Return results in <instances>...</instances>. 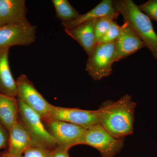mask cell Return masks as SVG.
I'll list each match as a JSON object with an SVG mask.
<instances>
[{
	"label": "cell",
	"mask_w": 157,
	"mask_h": 157,
	"mask_svg": "<svg viewBox=\"0 0 157 157\" xmlns=\"http://www.w3.org/2000/svg\"><path fill=\"white\" fill-rule=\"evenodd\" d=\"M136 104L128 94L116 101H105L98 109L99 124L116 138L132 135Z\"/></svg>",
	"instance_id": "6da1fadb"
},
{
	"label": "cell",
	"mask_w": 157,
	"mask_h": 157,
	"mask_svg": "<svg viewBox=\"0 0 157 157\" xmlns=\"http://www.w3.org/2000/svg\"><path fill=\"white\" fill-rule=\"evenodd\" d=\"M8 131L9 143L7 151L11 154L22 155L28 147L33 145L29 134L19 119Z\"/></svg>",
	"instance_id": "4fadbf2b"
},
{
	"label": "cell",
	"mask_w": 157,
	"mask_h": 157,
	"mask_svg": "<svg viewBox=\"0 0 157 157\" xmlns=\"http://www.w3.org/2000/svg\"><path fill=\"white\" fill-rule=\"evenodd\" d=\"M117 17L113 15H106L96 20L94 31L97 44L108 30L112 21L117 19Z\"/></svg>",
	"instance_id": "ac0fdd59"
},
{
	"label": "cell",
	"mask_w": 157,
	"mask_h": 157,
	"mask_svg": "<svg viewBox=\"0 0 157 157\" xmlns=\"http://www.w3.org/2000/svg\"><path fill=\"white\" fill-rule=\"evenodd\" d=\"M115 41L97 44L89 56L86 70L94 80H100L112 74Z\"/></svg>",
	"instance_id": "5b68a950"
},
{
	"label": "cell",
	"mask_w": 157,
	"mask_h": 157,
	"mask_svg": "<svg viewBox=\"0 0 157 157\" xmlns=\"http://www.w3.org/2000/svg\"><path fill=\"white\" fill-rule=\"evenodd\" d=\"M48 120L70 123L86 129L99 123L98 109L85 110L78 108L57 107L53 105L46 121Z\"/></svg>",
	"instance_id": "9c48e42d"
},
{
	"label": "cell",
	"mask_w": 157,
	"mask_h": 157,
	"mask_svg": "<svg viewBox=\"0 0 157 157\" xmlns=\"http://www.w3.org/2000/svg\"><path fill=\"white\" fill-rule=\"evenodd\" d=\"M9 143V131L0 123V149H8Z\"/></svg>",
	"instance_id": "7402d4cb"
},
{
	"label": "cell",
	"mask_w": 157,
	"mask_h": 157,
	"mask_svg": "<svg viewBox=\"0 0 157 157\" xmlns=\"http://www.w3.org/2000/svg\"><path fill=\"white\" fill-rule=\"evenodd\" d=\"M96 20L84 23L70 29L65 30L68 36L79 43L88 56L97 44L94 31Z\"/></svg>",
	"instance_id": "9a60e30c"
},
{
	"label": "cell",
	"mask_w": 157,
	"mask_h": 157,
	"mask_svg": "<svg viewBox=\"0 0 157 157\" xmlns=\"http://www.w3.org/2000/svg\"><path fill=\"white\" fill-rule=\"evenodd\" d=\"M52 150L33 145L25 150L23 157H51Z\"/></svg>",
	"instance_id": "ffe728a7"
},
{
	"label": "cell",
	"mask_w": 157,
	"mask_h": 157,
	"mask_svg": "<svg viewBox=\"0 0 157 157\" xmlns=\"http://www.w3.org/2000/svg\"><path fill=\"white\" fill-rule=\"evenodd\" d=\"M57 17L62 22H68L80 15L67 0H52Z\"/></svg>",
	"instance_id": "e0dca14e"
},
{
	"label": "cell",
	"mask_w": 157,
	"mask_h": 157,
	"mask_svg": "<svg viewBox=\"0 0 157 157\" xmlns=\"http://www.w3.org/2000/svg\"><path fill=\"white\" fill-rule=\"evenodd\" d=\"M121 31V26L119 25L115 21H113L106 33L100 39L97 44L115 41L120 35Z\"/></svg>",
	"instance_id": "d6986e66"
},
{
	"label": "cell",
	"mask_w": 157,
	"mask_h": 157,
	"mask_svg": "<svg viewBox=\"0 0 157 157\" xmlns=\"http://www.w3.org/2000/svg\"><path fill=\"white\" fill-rule=\"evenodd\" d=\"M113 6L116 11L122 15L124 23L137 34L154 58L157 59V35L150 18L132 0L113 1Z\"/></svg>",
	"instance_id": "7a4b0ae2"
},
{
	"label": "cell",
	"mask_w": 157,
	"mask_h": 157,
	"mask_svg": "<svg viewBox=\"0 0 157 157\" xmlns=\"http://www.w3.org/2000/svg\"><path fill=\"white\" fill-rule=\"evenodd\" d=\"M36 29L28 20L0 27V48L32 45L36 39Z\"/></svg>",
	"instance_id": "8992f818"
},
{
	"label": "cell",
	"mask_w": 157,
	"mask_h": 157,
	"mask_svg": "<svg viewBox=\"0 0 157 157\" xmlns=\"http://www.w3.org/2000/svg\"><path fill=\"white\" fill-rule=\"evenodd\" d=\"M19 105L18 118L28 131L33 146L52 150L58 146L56 140L46 129L42 117L17 98Z\"/></svg>",
	"instance_id": "3957f363"
},
{
	"label": "cell",
	"mask_w": 157,
	"mask_h": 157,
	"mask_svg": "<svg viewBox=\"0 0 157 157\" xmlns=\"http://www.w3.org/2000/svg\"><path fill=\"white\" fill-rule=\"evenodd\" d=\"M10 48H0V94L17 98L16 82L12 76L9 61Z\"/></svg>",
	"instance_id": "7c38bea8"
},
{
	"label": "cell",
	"mask_w": 157,
	"mask_h": 157,
	"mask_svg": "<svg viewBox=\"0 0 157 157\" xmlns=\"http://www.w3.org/2000/svg\"><path fill=\"white\" fill-rule=\"evenodd\" d=\"M43 122L48 132L56 140L58 145L70 149L80 144L86 129L62 121L48 120Z\"/></svg>",
	"instance_id": "ba28073f"
},
{
	"label": "cell",
	"mask_w": 157,
	"mask_h": 157,
	"mask_svg": "<svg viewBox=\"0 0 157 157\" xmlns=\"http://www.w3.org/2000/svg\"><path fill=\"white\" fill-rule=\"evenodd\" d=\"M124 138L113 137L99 123L86 129L80 144L92 147L102 157H114L124 147Z\"/></svg>",
	"instance_id": "277c9868"
},
{
	"label": "cell",
	"mask_w": 157,
	"mask_h": 157,
	"mask_svg": "<svg viewBox=\"0 0 157 157\" xmlns=\"http://www.w3.org/2000/svg\"><path fill=\"white\" fill-rule=\"evenodd\" d=\"M146 47L137 34L126 23L121 26V33L115 41L114 61L116 62Z\"/></svg>",
	"instance_id": "30bf717a"
},
{
	"label": "cell",
	"mask_w": 157,
	"mask_h": 157,
	"mask_svg": "<svg viewBox=\"0 0 157 157\" xmlns=\"http://www.w3.org/2000/svg\"><path fill=\"white\" fill-rule=\"evenodd\" d=\"M138 7L150 19L157 22V0H149Z\"/></svg>",
	"instance_id": "44dd1931"
},
{
	"label": "cell",
	"mask_w": 157,
	"mask_h": 157,
	"mask_svg": "<svg viewBox=\"0 0 157 157\" xmlns=\"http://www.w3.org/2000/svg\"><path fill=\"white\" fill-rule=\"evenodd\" d=\"M0 157H23V155H15L9 153L7 151L0 152Z\"/></svg>",
	"instance_id": "cb8c5ba5"
},
{
	"label": "cell",
	"mask_w": 157,
	"mask_h": 157,
	"mask_svg": "<svg viewBox=\"0 0 157 157\" xmlns=\"http://www.w3.org/2000/svg\"><path fill=\"white\" fill-rule=\"evenodd\" d=\"M119 13L116 11L113 6V1L103 0L94 8L83 14H80L77 18L68 21L62 22L65 30L70 29L84 23L95 20L106 15H113L118 17Z\"/></svg>",
	"instance_id": "5bb4252c"
},
{
	"label": "cell",
	"mask_w": 157,
	"mask_h": 157,
	"mask_svg": "<svg viewBox=\"0 0 157 157\" xmlns=\"http://www.w3.org/2000/svg\"><path fill=\"white\" fill-rule=\"evenodd\" d=\"M69 150L66 147L58 145L52 151L51 157H70L68 152Z\"/></svg>",
	"instance_id": "603a6c76"
},
{
	"label": "cell",
	"mask_w": 157,
	"mask_h": 157,
	"mask_svg": "<svg viewBox=\"0 0 157 157\" xmlns=\"http://www.w3.org/2000/svg\"><path fill=\"white\" fill-rule=\"evenodd\" d=\"M16 82L17 98L38 113L43 121L47 120L52 104H49L43 98L25 74L20 75Z\"/></svg>",
	"instance_id": "52a82bcc"
},
{
	"label": "cell",
	"mask_w": 157,
	"mask_h": 157,
	"mask_svg": "<svg viewBox=\"0 0 157 157\" xmlns=\"http://www.w3.org/2000/svg\"><path fill=\"white\" fill-rule=\"evenodd\" d=\"M18 111L17 98L0 94V123L8 131L19 119Z\"/></svg>",
	"instance_id": "2e32d148"
},
{
	"label": "cell",
	"mask_w": 157,
	"mask_h": 157,
	"mask_svg": "<svg viewBox=\"0 0 157 157\" xmlns=\"http://www.w3.org/2000/svg\"><path fill=\"white\" fill-rule=\"evenodd\" d=\"M25 0H0V27L28 20Z\"/></svg>",
	"instance_id": "8fae6325"
}]
</instances>
